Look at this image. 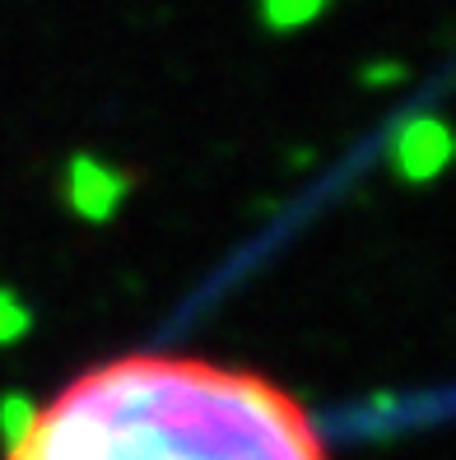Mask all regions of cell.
<instances>
[{"mask_svg": "<svg viewBox=\"0 0 456 460\" xmlns=\"http://www.w3.org/2000/svg\"><path fill=\"white\" fill-rule=\"evenodd\" d=\"M10 460H326L284 386L196 358L130 354L23 419Z\"/></svg>", "mask_w": 456, "mask_h": 460, "instance_id": "1", "label": "cell"}]
</instances>
